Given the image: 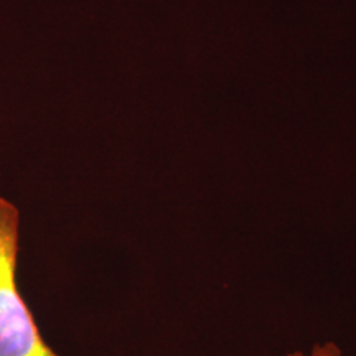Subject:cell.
<instances>
[{
  "instance_id": "2",
  "label": "cell",
  "mask_w": 356,
  "mask_h": 356,
  "mask_svg": "<svg viewBox=\"0 0 356 356\" xmlns=\"http://www.w3.org/2000/svg\"><path fill=\"white\" fill-rule=\"evenodd\" d=\"M286 356H343L340 346L335 341H322V343H314L309 351L296 350L287 353Z\"/></svg>"
},
{
  "instance_id": "1",
  "label": "cell",
  "mask_w": 356,
  "mask_h": 356,
  "mask_svg": "<svg viewBox=\"0 0 356 356\" xmlns=\"http://www.w3.org/2000/svg\"><path fill=\"white\" fill-rule=\"evenodd\" d=\"M20 211L0 197V356H63L44 340L19 287Z\"/></svg>"
}]
</instances>
